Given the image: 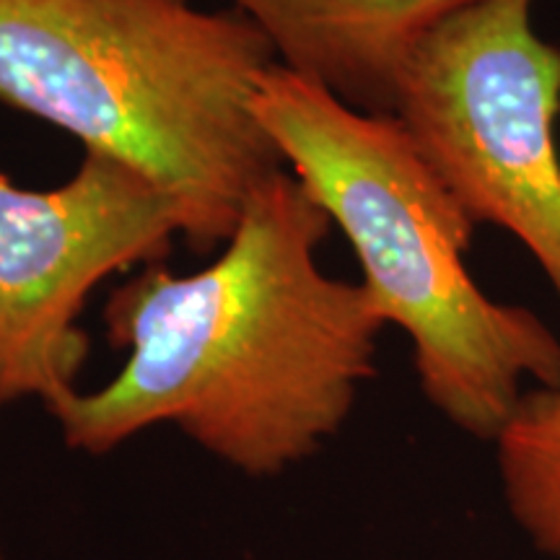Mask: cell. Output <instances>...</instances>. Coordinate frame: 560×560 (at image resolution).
I'll return each mask as SVG.
<instances>
[{"label":"cell","mask_w":560,"mask_h":560,"mask_svg":"<svg viewBox=\"0 0 560 560\" xmlns=\"http://www.w3.org/2000/svg\"><path fill=\"white\" fill-rule=\"evenodd\" d=\"M252 109L312 198L346 231L363 285L412 342L425 400L493 441L527 389L560 384V340L465 268L475 223L395 115H369L278 62Z\"/></svg>","instance_id":"cell-3"},{"label":"cell","mask_w":560,"mask_h":560,"mask_svg":"<svg viewBox=\"0 0 560 560\" xmlns=\"http://www.w3.org/2000/svg\"><path fill=\"white\" fill-rule=\"evenodd\" d=\"M330 226L283 170L247 200L213 265L174 276L153 262L112 293L107 338L128 359L115 380L50 412L68 450L104 457L174 425L247 478L314 457L376 374L387 325L366 285L319 270Z\"/></svg>","instance_id":"cell-1"},{"label":"cell","mask_w":560,"mask_h":560,"mask_svg":"<svg viewBox=\"0 0 560 560\" xmlns=\"http://www.w3.org/2000/svg\"><path fill=\"white\" fill-rule=\"evenodd\" d=\"M535 0H467L420 39L395 117L475 223L506 229L560 293V47Z\"/></svg>","instance_id":"cell-4"},{"label":"cell","mask_w":560,"mask_h":560,"mask_svg":"<svg viewBox=\"0 0 560 560\" xmlns=\"http://www.w3.org/2000/svg\"><path fill=\"white\" fill-rule=\"evenodd\" d=\"M493 444L511 520L560 560V384L524 392Z\"/></svg>","instance_id":"cell-7"},{"label":"cell","mask_w":560,"mask_h":560,"mask_svg":"<svg viewBox=\"0 0 560 560\" xmlns=\"http://www.w3.org/2000/svg\"><path fill=\"white\" fill-rule=\"evenodd\" d=\"M0 560H11V552H9V548H5L3 527H0Z\"/></svg>","instance_id":"cell-8"},{"label":"cell","mask_w":560,"mask_h":560,"mask_svg":"<svg viewBox=\"0 0 560 560\" xmlns=\"http://www.w3.org/2000/svg\"><path fill=\"white\" fill-rule=\"evenodd\" d=\"M276 62L348 107L395 115L410 55L467 0H231Z\"/></svg>","instance_id":"cell-6"},{"label":"cell","mask_w":560,"mask_h":560,"mask_svg":"<svg viewBox=\"0 0 560 560\" xmlns=\"http://www.w3.org/2000/svg\"><path fill=\"white\" fill-rule=\"evenodd\" d=\"M185 215L164 187L86 151L58 190H21L0 172V410L79 392L89 338L79 317L112 272L159 262Z\"/></svg>","instance_id":"cell-5"},{"label":"cell","mask_w":560,"mask_h":560,"mask_svg":"<svg viewBox=\"0 0 560 560\" xmlns=\"http://www.w3.org/2000/svg\"><path fill=\"white\" fill-rule=\"evenodd\" d=\"M272 66L270 42L242 13L187 0H0V100L164 187L198 252L226 244L257 187L283 172L252 109Z\"/></svg>","instance_id":"cell-2"}]
</instances>
